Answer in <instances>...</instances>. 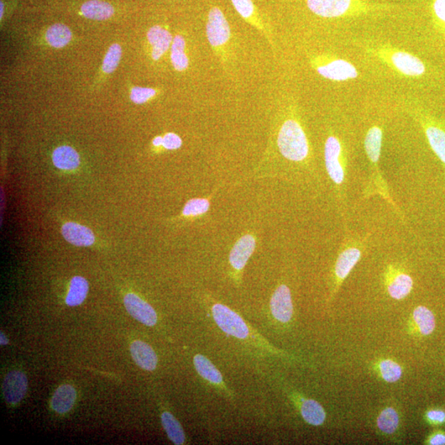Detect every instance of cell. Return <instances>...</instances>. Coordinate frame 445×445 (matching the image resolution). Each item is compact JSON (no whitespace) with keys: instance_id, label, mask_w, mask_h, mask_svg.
<instances>
[{"instance_id":"cell-1","label":"cell","mask_w":445,"mask_h":445,"mask_svg":"<svg viewBox=\"0 0 445 445\" xmlns=\"http://www.w3.org/2000/svg\"><path fill=\"white\" fill-rule=\"evenodd\" d=\"M277 145L281 155L293 162L305 160L310 152L305 130L295 120H287L282 125Z\"/></svg>"},{"instance_id":"cell-2","label":"cell","mask_w":445,"mask_h":445,"mask_svg":"<svg viewBox=\"0 0 445 445\" xmlns=\"http://www.w3.org/2000/svg\"><path fill=\"white\" fill-rule=\"evenodd\" d=\"M307 6L319 17L333 19L363 12L369 5L360 0H307Z\"/></svg>"},{"instance_id":"cell-3","label":"cell","mask_w":445,"mask_h":445,"mask_svg":"<svg viewBox=\"0 0 445 445\" xmlns=\"http://www.w3.org/2000/svg\"><path fill=\"white\" fill-rule=\"evenodd\" d=\"M211 313L218 327L229 336L243 340L255 338L242 317L227 306L221 303H214L211 308Z\"/></svg>"},{"instance_id":"cell-4","label":"cell","mask_w":445,"mask_h":445,"mask_svg":"<svg viewBox=\"0 0 445 445\" xmlns=\"http://www.w3.org/2000/svg\"><path fill=\"white\" fill-rule=\"evenodd\" d=\"M324 156L330 178L335 185L342 189L347 177V165L341 141L336 136H329L326 140Z\"/></svg>"},{"instance_id":"cell-5","label":"cell","mask_w":445,"mask_h":445,"mask_svg":"<svg viewBox=\"0 0 445 445\" xmlns=\"http://www.w3.org/2000/svg\"><path fill=\"white\" fill-rule=\"evenodd\" d=\"M206 35L209 44L213 48H219L227 43L231 35L230 26L222 10L213 7L209 10L207 23Z\"/></svg>"},{"instance_id":"cell-6","label":"cell","mask_w":445,"mask_h":445,"mask_svg":"<svg viewBox=\"0 0 445 445\" xmlns=\"http://www.w3.org/2000/svg\"><path fill=\"white\" fill-rule=\"evenodd\" d=\"M319 75L327 80L333 81H347L358 77L356 68L347 61L332 59L316 66Z\"/></svg>"},{"instance_id":"cell-7","label":"cell","mask_w":445,"mask_h":445,"mask_svg":"<svg viewBox=\"0 0 445 445\" xmlns=\"http://www.w3.org/2000/svg\"><path fill=\"white\" fill-rule=\"evenodd\" d=\"M270 307L272 316L277 322L288 323L291 321L294 308L289 287L286 285L277 287L271 297Z\"/></svg>"},{"instance_id":"cell-8","label":"cell","mask_w":445,"mask_h":445,"mask_svg":"<svg viewBox=\"0 0 445 445\" xmlns=\"http://www.w3.org/2000/svg\"><path fill=\"white\" fill-rule=\"evenodd\" d=\"M125 308L136 320L144 325L153 327L158 322V315L154 308L139 296L130 293L124 298Z\"/></svg>"},{"instance_id":"cell-9","label":"cell","mask_w":445,"mask_h":445,"mask_svg":"<svg viewBox=\"0 0 445 445\" xmlns=\"http://www.w3.org/2000/svg\"><path fill=\"white\" fill-rule=\"evenodd\" d=\"M28 390L27 377L20 371H11L4 380L3 394L10 404H17L23 400Z\"/></svg>"},{"instance_id":"cell-10","label":"cell","mask_w":445,"mask_h":445,"mask_svg":"<svg viewBox=\"0 0 445 445\" xmlns=\"http://www.w3.org/2000/svg\"><path fill=\"white\" fill-rule=\"evenodd\" d=\"M256 242L253 235L246 234L234 244L229 253V263L237 271H242L255 252Z\"/></svg>"},{"instance_id":"cell-11","label":"cell","mask_w":445,"mask_h":445,"mask_svg":"<svg viewBox=\"0 0 445 445\" xmlns=\"http://www.w3.org/2000/svg\"><path fill=\"white\" fill-rule=\"evenodd\" d=\"M390 56L392 65L402 75L418 77L426 73L425 64L415 56L404 51H394Z\"/></svg>"},{"instance_id":"cell-12","label":"cell","mask_w":445,"mask_h":445,"mask_svg":"<svg viewBox=\"0 0 445 445\" xmlns=\"http://www.w3.org/2000/svg\"><path fill=\"white\" fill-rule=\"evenodd\" d=\"M61 232L67 242L78 247H88L95 242L92 230L77 223H66L63 225Z\"/></svg>"},{"instance_id":"cell-13","label":"cell","mask_w":445,"mask_h":445,"mask_svg":"<svg viewBox=\"0 0 445 445\" xmlns=\"http://www.w3.org/2000/svg\"><path fill=\"white\" fill-rule=\"evenodd\" d=\"M423 127L429 145L445 166V128L431 120H425Z\"/></svg>"},{"instance_id":"cell-14","label":"cell","mask_w":445,"mask_h":445,"mask_svg":"<svg viewBox=\"0 0 445 445\" xmlns=\"http://www.w3.org/2000/svg\"><path fill=\"white\" fill-rule=\"evenodd\" d=\"M361 249L356 246H350L340 253L336 266H335V274L339 281H343L352 271L356 264L361 258Z\"/></svg>"},{"instance_id":"cell-15","label":"cell","mask_w":445,"mask_h":445,"mask_svg":"<svg viewBox=\"0 0 445 445\" xmlns=\"http://www.w3.org/2000/svg\"><path fill=\"white\" fill-rule=\"evenodd\" d=\"M147 38L152 46V58L155 61L159 60L164 55L174 41L169 31L160 26L151 28L148 31Z\"/></svg>"},{"instance_id":"cell-16","label":"cell","mask_w":445,"mask_h":445,"mask_svg":"<svg viewBox=\"0 0 445 445\" xmlns=\"http://www.w3.org/2000/svg\"><path fill=\"white\" fill-rule=\"evenodd\" d=\"M130 354L135 362L145 370L153 371L158 365V357L155 350L144 342H134L130 345Z\"/></svg>"},{"instance_id":"cell-17","label":"cell","mask_w":445,"mask_h":445,"mask_svg":"<svg viewBox=\"0 0 445 445\" xmlns=\"http://www.w3.org/2000/svg\"><path fill=\"white\" fill-rule=\"evenodd\" d=\"M76 400L75 387L70 384L61 385L52 397L51 404L52 409L60 414L70 412Z\"/></svg>"},{"instance_id":"cell-18","label":"cell","mask_w":445,"mask_h":445,"mask_svg":"<svg viewBox=\"0 0 445 445\" xmlns=\"http://www.w3.org/2000/svg\"><path fill=\"white\" fill-rule=\"evenodd\" d=\"M194 365H195L197 373L204 379L219 387H222L223 389H226L221 372L206 356L202 355H195V357H194Z\"/></svg>"},{"instance_id":"cell-19","label":"cell","mask_w":445,"mask_h":445,"mask_svg":"<svg viewBox=\"0 0 445 445\" xmlns=\"http://www.w3.org/2000/svg\"><path fill=\"white\" fill-rule=\"evenodd\" d=\"M53 164L59 169L73 170L80 165V156L77 152L70 146H61L55 150L52 155Z\"/></svg>"},{"instance_id":"cell-20","label":"cell","mask_w":445,"mask_h":445,"mask_svg":"<svg viewBox=\"0 0 445 445\" xmlns=\"http://www.w3.org/2000/svg\"><path fill=\"white\" fill-rule=\"evenodd\" d=\"M301 415L308 424L314 426L323 425L326 420V412L321 404L313 399L300 400Z\"/></svg>"},{"instance_id":"cell-21","label":"cell","mask_w":445,"mask_h":445,"mask_svg":"<svg viewBox=\"0 0 445 445\" xmlns=\"http://www.w3.org/2000/svg\"><path fill=\"white\" fill-rule=\"evenodd\" d=\"M81 12L85 18L93 20H107L114 14L111 4L101 0H90L82 5Z\"/></svg>"},{"instance_id":"cell-22","label":"cell","mask_w":445,"mask_h":445,"mask_svg":"<svg viewBox=\"0 0 445 445\" xmlns=\"http://www.w3.org/2000/svg\"><path fill=\"white\" fill-rule=\"evenodd\" d=\"M382 141H383V132L378 127H373L366 134L365 140V148L370 160L374 164L379 163L381 155Z\"/></svg>"},{"instance_id":"cell-23","label":"cell","mask_w":445,"mask_h":445,"mask_svg":"<svg viewBox=\"0 0 445 445\" xmlns=\"http://www.w3.org/2000/svg\"><path fill=\"white\" fill-rule=\"evenodd\" d=\"M413 288V281L409 275L397 273L387 285V291L392 298L400 300L410 294Z\"/></svg>"},{"instance_id":"cell-24","label":"cell","mask_w":445,"mask_h":445,"mask_svg":"<svg viewBox=\"0 0 445 445\" xmlns=\"http://www.w3.org/2000/svg\"><path fill=\"white\" fill-rule=\"evenodd\" d=\"M161 422L167 436H169L172 443L177 445L185 444L186 436L184 431H183L180 422L177 420L172 413L169 412L162 413Z\"/></svg>"},{"instance_id":"cell-25","label":"cell","mask_w":445,"mask_h":445,"mask_svg":"<svg viewBox=\"0 0 445 445\" xmlns=\"http://www.w3.org/2000/svg\"><path fill=\"white\" fill-rule=\"evenodd\" d=\"M88 292V283L82 276H75L71 280L69 293L66 302L67 305L75 307L85 300Z\"/></svg>"},{"instance_id":"cell-26","label":"cell","mask_w":445,"mask_h":445,"mask_svg":"<svg viewBox=\"0 0 445 445\" xmlns=\"http://www.w3.org/2000/svg\"><path fill=\"white\" fill-rule=\"evenodd\" d=\"M186 41L181 35L175 36L171 46V61L174 69L184 71L189 66V60L185 53Z\"/></svg>"},{"instance_id":"cell-27","label":"cell","mask_w":445,"mask_h":445,"mask_svg":"<svg viewBox=\"0 0 445 445\" xmlns=\"http://www.w3.org/2000/svg\"><path fill=\"white\" fill-rule=\"evenodd\" d=\"M72 38L71 31L67 26L61 23L52 25L47 30L46 38L47 43L55 48H62L70 43Z\"/></svg>"},{"instance_id":"cell-28","label":"cell","mask_w":445,"mask_h":445,"mask_svg":"<svg viewBox=\"0 0 445 445\" xmlns=\"http://www.w3.org/2000/svg\"><path fill=\"white\" fill-rule=\"evenodd\" d=\"M413 318L422 334L430 335L436 328V319L430 310L424 306H419L413 312Z\"/></svg>"},{"instance_id":"cell-29","label":"cell","mask_w":445,"mask_h":445,"mask_svg":"<svg viewBox=\"0 0 445 445\" xmlns=\"http://www.w3.org/2000/svg\"><path fill=\"white\" fill-rule=\"evenodd\" d=\"M378 426L382 432L385 434L394 433L399 425V417L394 408H386L380 413L377 420Z\"/></svg>"},{"instance_id":"cell-30","label":"cell","mask_w":445,"mask_h":445,"mask_svg":"<svg viewBox=\"0 0 445 445\" xmlns=\"http://www.w3.org/2000/svg\"><path fill=\"white\" fill-rule=\"evenodd\" d=\"M211 206L209 198H195L187 201L183 208L182 216L186 217L199 216L206 214Z\"/></svg>"},{"instance_id":"cell-31","label":"cell","mask_w":445,"mask_h":445,"mask_svg":"<svg viewBox=\"0 0 445 445\" xmlns=\"http://www.w3.org/2000/svg\"><path fill=\"white\" fill-rule=\"evenodd\" d=\"M382 377L387 383H395L402 375V370L399 365L391 360H384L379 365Z\"/></svg>"},{"instance_id":"cell-32","label":"cell","mask_w":445,"mask_h":445,"mask_svg":"<svg viewBox=\"0 0 445 445\" xmlns=\"http://www.w3.org/2000/svg\"><path fill=\"white\" fill-rule=\"evenodd\" d=\"M233 6L241 17L250 23H256V13L253 0H231Z\"/></svg>"},{"instance_id":"cell-33","label":"cell","mask_w":445,"mask_h":445,"mask_svg":"<svg viewBox=\"0 0 445 445\" xmlns=\"http://www.w3.org/2000/svg\"><path fill=\"white\" fill-rule=\"evenodd\" d=\"M120 57H122V47L115 43L110 46L106 56H105L103 65V70L107 74L112 73L117 69Z\"/></svg>"},{"instance_id":"cell-34","label":"cell","mask_w":445,"mask_h":445,"mask_svg":"<svg viewBox=\"0 0 445 445\" xmlns=\"http://www.w3.org/2000/svg\"><path fill=\"white\" fill-rule=\"evenodd\" d=\"M156 95L154 88L135 87L130 93V99L136 104H143Z\"/></svg>"},{"instance_id":"cell-35","label":"cell","mask_w":445,"mask_h":445,"mask_svg":"<svg viewBox=\"0 0 445 445\" xmlns=\"http://www.w3.org/2000/svg\"><path fill=\"white\" fill-rule=\"evenodd\" d=\"M163 146L166 150H175L181 148L182 140L174 133H167L164 135Z\"/></svg>"},{"instance_id":"cell-36","label":"cell","mask_w":445,"mask_h":445,"mask_svg":"<svg viewBox=\"0 0 445 445\" xmlns=\"http://www.w3.org/2000/svg\"><path fill=\"white\" fill-rule=\"evenodd\" d=\"M433 9L437 19L445 24V0H434Z\"/></svg>"},{"instance_id":"cell-37","label":"cell","mask_w":445,"mask_h":445,"mask_svg":"<svg viewBox=\"0 0 445 445\" xmlns=\"http://www.w3.org/2000/svg\"><path fill=\"white\" fill-rule=\"evenodd\" d=\"M429 420L436 423H444L445 422V413L443 411H431L427 413Z\"/></svg>"},{"instance_id":"cell-38","label":"cell","mask_w":445,"mask_h":445,"mask_svg":"<svg viewBox=\"0 0 445 445\" xmlns=\"http://www.w3.org/2000/svg\"><path fill=\"white\" fill-rule=\"evenodd\" d=\"M430 444L433 445L445 444V434H434V436H432L430 439Z\"/></svg>"},{"instance_id":"cell-39","label":"cell","mask_w":445,"mask_h":445,"mask_svg":"<svg viewBox=\"0 0 445 445\" xmlns=\"http://www.w3.org/2000/svg\"><path fill=\"white\" fill-rule=\"evenodd\" d=\"M163 140L164 138L161 137V136H158V137H156L154 140H153V144L155 146H160V145H163Z\"/></svg>"},{"instance_id":"cell-40","label":"cell","mask_w":445,"mask_h":445,"mask_svg":"<svg viewBox=\"0 0 445 445\" xmlns=\"http://www.w3.org/2000/svg\"><path fill=\"white\" fill-rule=\"evenodd\" d=\"M8 342L7 337H5V335L1 332V334H0V343H1V345H7Z\"/></svg>"}]
</instances>
